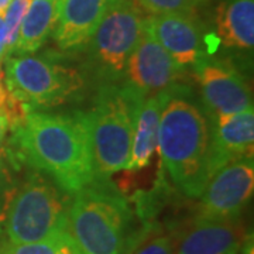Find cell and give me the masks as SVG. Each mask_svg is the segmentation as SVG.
I'll return each mask as SVG.
<instances>
[{
	"instance_id": "8fae6325",
	"label": "cell",
	"mask_w": 254,
	"mask_h": 254,
	"mask_svg": "<svg viewBox=\"0 0 254 254\" xmlns=\"http://www.w3.org/2000/svg\"><path fill=\"white\" fill-rule=\"evenodd\" d=\"M147 21L155 40L182 69L212 55L209 34L195 13L155 14Z\"/></svg>"
},
{
	"instance_id": "2e32d148",
	"label": "cell",
	"mask_w": 254,
	"mask_h": 254,
	"mask_svg": "<svg viewBox=\"0 0 254 254\" xmlns=\"http://www.w3.org/2000/svg\"><path fill=\"white\" fill-rule=\"evenodd\" d=\"M167 95H168V89L157 95L147 96L143 102L136 120L130 158L126 170L137 171L147 167L151 161L158 144L160 116Z\"/></svg>"
},
{
	"instance_id": "4316f807",
	"label": "cell",
	"mask_w": 254,
	"mask_h": 254,
	"mask_svg": "<svg viewBox=\"0 0 254 254\" xmlns=\"http://www.w3.org/2000/svg\"><path fill=\"white\" fill-rule=\"evenodd\" d=\"M10 3H11V0H0V14L4 13V10L7 9Z\"/></svg>"
},
{
	"instance_id": "484cf974",
	"label": "cell",
	"mask_w": 254,
	"mask_h": 254,
	"mask_svg": "<svg viewBox=\"0 0 254 254\" xmlns=\"http://www.w3.org/2000/svg\"><path fill=\"white\" fill-rule=\"evenodd\" d=\"M239 254H254V245H253V236H247L245 240V243L240 249V253Z\"/></svg>"
},
{
	"instance_id": "5b68a950",
	"label": "cell",
	"mask_w": 254,
	"mask_h": 254,
	"mask_svg": "<svg viewBox=\"0 0 254 254\" xmlns=\"http://www.w3.org/2000/svg\"><path fill=\"white\" fill-rule=\"evenodd\" d=\"M4 85L30 112L64 105L85 86L83 75L61 54L11 55L4 61Z\"/></svg>"
},
{
	"instance_id": "3957f363",
	"label": "cell",
	"mask_w": 254,
	"mask_h": 254,
	"mask_svg": "<svg viewBox=\"0 0 254 254\" xmlns=\"http://www.w3.org/2000/svg\"><path fill=\"white\" fill-rule=\"evenodd\" d=\"M133 212L108 181L72 195L66 232L81 254H127L136 236Z\"/></svg>"
},
{
	"instance_id": "cb8c5ba5",
	"label": "cell",
	"mask_w": 254,
	"mask_h": 254,
	"mask_svg": "<svg viewBox=\"0 0 254 254\" xmlns=\"http://www.w3.org/2000/svg\"><path fill=\"white\" fill-rule=\"evenodd\" d=\"M7 58V37H6V26L3 13L0 14V68Z\"/></svg>"
},
{
	"instance_id": "ac0fdd59",
	"label": "cell",
	"mask_w": 254,
	"mask_h": 254,
	"mask_svg": "<svg viewBox=\"0 0 254 254\" xmlns=\"http://www.w3.org/2000/svg\"><path fill=\"white\" fill-rule=\"evenodd\" d=\"M0 254H81L78 247L75 246L68 232H63L54 236L33 242V243H21L13 245L7 243Z\"/></svg>"
},
{
	"instance_id": "ba28073f",
	"label": "cell",
	"mask_w": 254,
	"mask_h": 254,
	"mask_svg": "<svg viewBox=\"0 0 254 254\" xmlns=\"http://www.w3.org/2000/svg\"><path fill=\"white\" fill-rule=\"evenodd\" d=\"M192 68L208 119L240 113L253 108L249 82L232 61L206 55Z\"/></svg>"
},
{
	"instance_id": "8992f818",
	"label": "cell",
	"mask_w": 254,
	"mask_h": 254,
	"mask_svg": "<svg viewBox=\"0 0 254 254\" xmlns=\"http://www.w3.org/2000/svg\"><path fill=\"white\" fill-rule=\"evenodd\" d=\"M71 200V193L34 170L17 190L7 210L4 230L9 243H33L66 232Z\"/></svg>"
},
{
	"instance_id": "7a4b0ae2",
	"label": "cell",
	"mask_w": 254,
	"mask_h": 254,
	"mask_svg": "<svg viewBox=\"0 0 254 254\" xmlns=\"http://www.w3.org/2000/svg\"><path fill=\"white\" fill-rule=\"evenodd\" d=\"M209 119L188 86L168 88L160 126L158 150L174 185L190 198H199L209 181Z\"/></svg>"
},
{
	"instance_id": "d6986e66",
	"label": "cell",
	"mask_w": 254,
	"mask_h": 254,
	"mask_svg": "<svg viewBox=\"0 0 254 254\" xmlns=\"http://www.w3.org/2000/svg\"><path fill=\"white\" fill-rule=\"evenodd\" d=\"M127 254H175V235L161 232L158 226H145L136 232Z\"/></svg>"
},
{
	"instance_id": "4fadbf2b",
	"label": "cell",
	"mask_w": 254,
	"mask_h": 254,
	"mask_svg": "<svg viewBox=\"0 0 254 254\" xmlns=\"http://www.w3.org/2000/svg\"><path fill=\"white\" fill-rule=\"evenodd\" d=\"M247 236L239 218L196 216L175 235V254H239Z\"/></svg>"
},
{
	"instance_id": "6da1fadb",
	"label": "cell",
	"mask_w": 254,
	"mask_h": 254,
	"mask_svg": "<svg viewBox=\"0 0 254 254\" xmlns=\"http://www.w3.org/2000/svg\"><path fill=\"white\" fill-rule=\"evenodd\" d=\"M11 145L18 161L50 177L71 195L98 181L83 112H30L13 130Z\"/></svg>"
},
{
	"instance_id": "9c48e42d",
	"label": "cell",
	"mask_w": 254,
	"mask_h": 254,
	"mask_svg": "<svg viewBox=\"0 0 254 254\" xmlns=\"http://www.w3.org/2000/svg\"><path fill=\"white\" fill-rule=\"evenodd\" d=\"M253 158L222 167L209 178L199 196L198 215L208 219L240 218L253 196Z\"/></svg>"
},
{
	"instance_id": "30bf717a",
	"label": "cell",
	"mask_w": 254,
	"mask_h": 254,
	"mask_svg": "<svg viewBox=\"0 0 254 254\" xmlns=\"http://www.w3.org/2000/svg\"><path fill=\"white\" fill-rule=\"evenodd\" d=\"M182 71L155 40L145 18L140 40L127 61L123 82L151 96L178 83Z\"/></svg>"
},
{
	"instance_id": "277c9868",
	"label": "cell",
	"mask_w": 254,
	"mask_h": 254,
	"mask_svg": "<svg viewBox=\"0 0 254 254\" xmlns=\"http://www.w3.org/2000/svg\"><path fill=\"white\" fill-rule=\"evenodd\" d=\"M147 98L126 82L99 85L95 103L83 112L98 181L126 170L136 120Z\"/></svg>"
},
{
	"instance_id": "7c38bea8",
	"label": "cell",
	"mask_w": 254,
	"mask_h": 254,
	"mask_svg": "<svg viewBox=\"0 0 254 254\" xmlns=\"http://www.w3.org/2000/svg\"><path fill=\"white\" fill-rule=\"evenodd\" d=\"M209 178L227 164L253 158V108L209 119Z\"/></svg>"
},
{
	"instance_id": "603a6c76",
	"label": "cell",
	"mask_w": 254,
	"mask_h": 254,
	"mask_svg": "<svg viewBox=\"0 0 254 254\" xmlns=\"http://www.w3.org/2000/svg\"><path fill=\"white\" fill-rule=\"evenodd\" d=\"M10 102H11V95L4 85V73L1 72V68H0V113L1 115L7 116Z\"/></svg>"
},
{
	"instance_id": "52a82bcc",
	"label": "cell",
	"mask_w": 254,
	"mask_h": 254,
	"mask_svg": "<svg viewBox=\"0 0 254 254\" xmlns=\"http://www.w3.org/2000/svg\"><path fill=\"white\" fill-rule=\"evenodd\" d=\"M145 16L134 0H115L82 50L85 71L98 85L123 82L130 55L143 33Z\"/></svg>"
},
{
	"instance_id": "44dd1931",
	"label": "cell",
	"mask_w": 254,
	"mask_h": 254,
	"mask_svg": "<svg viewBox=\"0 0 254 254\" xmlns=\"http://www.w3.org/2000/svg\"><path fill=\"white\" fill-rule=\"evenodd\" d=\"M203 0H137V4L151 16L167 13H195Z\"/></svg>"
},
{
	"instance_id": "d4e9b609",
	"label": "cell",
	"mask_w": 254,
	"mask_h": 254,
	"mask_svg": "<svg viewBox=\"0 0 254 254\" xmlns=\"http://www.w3.org/2000/svg\"><path fill=\"white\" fill-rule=\"evenodd\" d=\"M10 130L9 122L4 115L0 113V150H3V144L6 141V136H7V131Z\"/></svg>"
},
{
	"instance_id": "7402d4cb",
	"label": "cell",
	"mask_w": 254,
	"mask_h": 254,
	"mask_svg": "<svg viewBox=\"0 0 254 254\" xmlns=\"http://www.w3.org/2000/svg\"><path fill=\"white\" fill-rule=\"evenodd\" d=\"M16 192L17 188L14 187L13 174L10 171V164L6 160L3 150H0V226L4 225L7 210Z\"/></svg>"
},
{
	"instance_id": "9a60e30c",
	"label": "cell",
	"mask_w": 254,
	"mask_h": 254,
	"mask_svg": "<svg viewBox=\"0 0 254 254\" xmlns=\"http://www.w3.org/2000/svg\"><path fill=\"white\" fill-rule=\"evenodd\" d=\"M216 46L242 53L254 47V0H216L213 31Z\"/></svg>"
},
{
	"instance_id": "5bb4252c",
	"label": "cell",
	"mask_w": 254,
	"mask_h": 254,
	"mask_svg": "<svg viewBox=\"0 0 254 254\" xmlns=\"http://www.w3.org/2000/svg\"><path fill=\"white\" fill-rule=\"evenodd\" d=\"M115 0H63L53 38L64 53L82 51Z\"/></svg>"
},
{
	"instance_id": "ffe728a7",
	"label": "cell",
	"mask_w": 254,
	"mask_h": 254,
	"mask_svg": "<svg viewBox=\"0 0 254 254\" xmlns=\"http://www.w3.org/2000/svg\"><path fill=\"white\" fill-rule=\"evenodd\" d=\"M30 1L31 0H11V3L3 13L6 37H7V57H11L16 51L18 37H20V28L27 13Z\"/></svg>"
},
{
	"instance_id": "e0dca14e",
	"label": "cell",
	"mask_w": 254,
	"mask_h": 254,
	"mask_svg": "<svg viewBox=\"0 0 254 254\" xmlns=\"http://www.w3.org/2000/svg\"><path fill=\"white\" fill-rule=\"evenodd\" d=\"M63 0H31L20 28L17 47L13 55L36 54L53 37L60 17Z\"/></svg>"
}]
</instances>
